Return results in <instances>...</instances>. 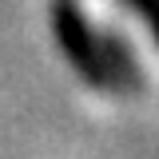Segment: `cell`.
<instances>
[{
    "mask_svg": "<svg viewBox=\"0 0 159 159\" xmlns=\"http://www.w3.org/2000/svg\"><path fill=\"white\" fill-rule=\"evenodd\" d=\"M56 36H60V48L68 52L72 60V68H76L80 76L88 80V84H96L99 88V56H96V32L88 28V20L80 16L76 0H56Z\"/></svg>",
    "mask_w": 159,
    "mask_h": 159,
    "instance_id": "6da1fadb",
    "label": "cell"
},
{
    "mask_svg": "<svg viewBox=\"0 0 159 159\" xmlns=\"http://www.w3.org/2000/svg\"><path fill=\"white\" fill-rule=\"evenodd\" d=\"M127 4L147 20V28H151V36H155V44H159V0H127Z\"/></svg>",
    "mask_w": 159,
    "mask_h": 159,
    "instance_id": "7a4b0ae2",
    "label": "cell"
}]
</instances>
